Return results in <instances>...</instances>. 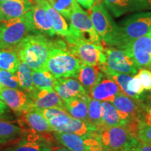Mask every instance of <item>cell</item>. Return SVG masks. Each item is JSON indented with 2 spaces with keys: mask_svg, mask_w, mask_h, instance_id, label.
I'll return each mask as SVG.
<instances>
[{
  "mask_svg": "<svg viewBox=\"0 0 151 151\" xmlns=\"http://www.w3.org/2000/svg\"><path fill=\"white\" fill-rule=\"evenodd\" d=\"M67 49L63 41L50 40L43 35H29L24 37L14 49L20 60L27 63L32 70H42L53 48Z\"/></svg>",
  "mask_w": 151,
  "mask_h": 151,
  "instance_id": "obj_1",
  "label": "cell"
},
{
  "mask_svg": "<svg viewBox=\"0 0 151 151\" xmlns=\"http://www.w3.org/2000/svg\"><path fill=\"white\" fill-rule=\"evenodd\" d=\"M94 137L108 151H133L139 141L129 128L124 126L100 127Z\"/></svg>",
  "mask_w": 151,
  "mask_h": 151,
  "instance_id": "obj_2",
  "label": "cell"
},
{
  "mask_svg": "<svg viewBox=\"0 0 151 151\" xmlns=\"http://www.w3.org/2000/svg\"><path fill=\"white\" fill-rule=\"evenodd\" d=\"M69 35L65 38L67 43L73 41H85L101 43V40L94 29L89 14L75 1L70 18Z\"/></svg>",
  "mask_w": 151,
  "mask_h": 151,
  "instance_id": "obj_3",
  "label": "cell"
},
{
  "mask_svg": "<svg viewBox=\"0 0 151 151\" xmlns=\"http://www.w3.org/2000/svg\"><path fill=\"white\" fill-rule=\"evenodd\" d=\"M83 62L67 49L55 48L50 51L43 69L58 78H76Z\"/></svg>",
  "mask_w": 151,
  "mask_h": 151,
  "instance_id": "obj_4",
  "label": "cell"
},
{
  "mask_svg": "<svg viewBox=\"0 0 151 151\" xmlns=\"http://www.w3.org/2000/svg\"><path fill=\"white\" fill-rule=\"evenodd\" d=\"M88 14L101 41L110 47H118V25L103 1L94 3Z\"/></svg>",
  "mask_w": 151,
  "mask_h": 151,
  "instance_id": "obj_5",
  "label": "cell"
},
{
  "mask_svg": "<svg viewBox=\"0 0 151 151\" xmlns=\"http://www.w3.org/2000/svg\"><path fill=\"white\" fill-rule=\"evenodd\" d=\"M151 33V11L141 12L124 18L118 25V44L123 48L126 45L143 36Z\"/></svg>",
  "mask_w": 151,
  "mask_h": 151,
  "instance_id": "obj_6",
  "label": "cell"
},
{
  "mask_svg": "<svg viewBox=\"0 0 151 151\" xmlns=\"http://www.w3.org/2000/svg\"><path fill=\"white\" fill-rule=\"evenodd\" d=\"M32 35L25 16L0 21V49L13 48Z\"/></svg>",
  "mask_w": 151,
  "mask_h": 151,
  "instance_id": "obj_7",
  "label": "cell"
},
{
  "mask_svg": "<svg viewBox=\"0 0 151 151\" xmlns=\"http://www.w3.org/2000/svg\"><path fill=\"white\" fill-rule=\"evenodd\" d=\"M68 43V50L85 65L100 67L105 65L106 55L101 43L73 41Z\"/></svg>",
  "mask_w": 151,
  "mask_h": 151,
  "instance_id": "obj_8",
  "label": "cell"
},
{
  "mask_svg": "<svg viewBox=\"0 0 151 151\" xmlns=\"http://www.w3.org/2000/svg\"><path fill=\"white\" fill-rule=\"evenodd\" d=\"M105 52L106 66L111 70L132 76L137 74L139 71V67L124 49L109 47L105 49Z\"/></svg>",
  "mask_w": 151,
  "mask_h": 151,
  "instance_id": "obj_9",
  "label": "cell"
},
{
  "mask_svg": "<svg viewBox=\"0 0 151 151\" xmlns=\"http://www.w3.org/2000/svg\"><path fill=\"white\" fill-rule=\"evenodd\" d=\"M24 16L32 35H43L48 37L55 35L51 20L46 9L37 1L33 8Z\"/></svg>",
  "mask_w": 151,
  "mask_h": 151,
  "instance_id": "obj_10",
  "label": "cell"
},
{
  "mask_svg": "<svg viewBox=\"0 0 151 151\" xmlns=\"http://www.w3.org/2000/svg\"><path fill=\"white\" fill-rule=\"evenodd\" d=\"M124 49L139 67L151 69V33L126 45Z\"/></svg>",
  "mask_w": 151,
  "mask_h": 151,
  "instance_id": "obj_11",
  "label": "cell"
},
{
  "mask_svg": "<svg viewBox=\"0 0 151 151\" xmlns=\"http://www.w3.org/2000/svg\"><path fill=\"white\" fill-rule=\"evenodd\" d=\"M120 93L122 92L118 85L100 70L99 77L90 91V97L101 101L112 102Z\"/></svg>",
  "mask_w": 151,
  "mask_h": 151,
  "instance_id": "obj_12",
  "label": "cell"
},
{
  "mask_svg": "<svg viewBox=\"0 0 151 151\" xmlns=\"http://www.w3.org/2000/svg\"><path fill=\"white\" fill-rule=\"evenodd\" d=\"M0 99L16 113L26 112L32 108L29 94L21 89L3 87L0 92Z\"/></svg>",
  "mask_w": 151,
  "mask_h": 151,
  "instance_id": "obj_13",
  "label": "cell"
},
{
  "mask_svg": "<svg viewBox=\"0 0 151 151\" xmlns=\"http://www.w3.org/2000/svg\"><path fill=\"white\" fill-rule=\"evenodd\" d=\"M28 94L32 101V108L39 110L59 108L65 110L63 101L53 88H35L32 92Z\"/></svg>",
  "mask_w": 151,
  "mask_h": 151,
  "instance_id": "obj_14",
  "label": "cell"
},
{
  "mask_svg": "<svg viewBox=\"0 0 151 151\" xmlns=\"http://www.w3.org/2000/svg\"><path fill=\"white\" fill-rule=\"evenodd\" d=\"M116 107L120 118L126 122L127 127L134 124L140 107V99H132L123 93H120L111 102Z\"/></svg>",
  "mask_w": 151,
  "mask_h": 151,
  "instance_id": "obj_15",
  "label": "cell"
},
{
  "mask_svg": "<svg viewBox=\"0 0 151 151\" xmlns=\"http://www.w3.org/2000/svg\"><path fill=\"white\" fill-rule=\"evenodd\" d=\"M53 89L63 100L73 97L87 98L89 94L75 78H58L55 81Z\"/></svg>",
  "mask_w": 151,
  "mask_h": 151,
  "instance_id": "obj_16",
  "label": "cell"
},
{
  "mask_svg": "<svg viewBox=\"0 0 151 151\" xmlns=\"http://www.w3.org/2000/svg\"><path fill=\"white\" fill-rule=\"evenodd\" d=\"M37 0H8L0 2V21L23 16L33 8Z\"/></svg>",
  "mask_w": 151,
  "mask_h": 151,
  "instance_id": "obj_17",
  "label": "cell"
},
{
  "mask_svg": "<svg viewBox=\"0 0 151 151\" xmlns=\"http://www.w3.org/2000/svg\"><path fill=\"white\" fill-rule=\"evenodd\" d=\"M50 141L40 134L25 132L18 143L13 147V151H49L52 148Z\"/></svg>",
  "mask_w": 151,
  "mask_h": 151,
  "instance_id": "obj_18",
  "label": "cell"
},
{
  "mask_svg": "<svg viewBox=\"0 0 151 151\" xmlns=\"http://www.w3.org/2000/svg\"><path fill=\"white\" fill-rule=\"evenodd\" d=\"M103 3L116 18L133 11L150 9L144 0H103Z\"/></svg>",
  "mask_w": 151,
  "mask_h": 151,
  "instance_id": "obj_19",
  "label": "cell"
},
{
  "mask_svg": "<svg viewBox=\"0 0 151 151\" xmlns=\"http://www.w3.org/2000/svg\"><path fill=\"white\" fill-rule=\"evenodd\" d=\"M56 141L71 151H87V138L73 133L54 132Z\"/></svg>",
  "mask_w": 151,
  "mask_h": 151,
  "instance_id": "obj_20",
  "label": "cell"
},
{
  "mask_svg": "<svg viewBox=\"0 0 151 151\" xmlns=\"http://www.w3.org/2000/svg\"><path fill=\"white\" fill-rule=\"evenodd\" d=\"M37 1L46 9L51 20L52 27L56 35L65 38L67 37L69 35V29L65 18L56 9H55L46 0H37Z\"/></svg>",
  "mask_w": 151,
  "mask_h": 151,
  "instance_id": "obj_21",
  "label": "cell"
},
{
  "mask_svg": "<svg viewBox=\"0 0 151 151\" xmlns=\"http://www.w3.org/2000/svg\"><path fill=\"white\" fill-rule=\"evenodd\" d=\"M88 97H73L63 100L66 111L73 118L83 121L88 122V102H87Z\"/></svg>",
  "mask_w": 151,
  "mask_h": 151,
  "instance_id": "obj_22",
  "label": "cell"
},
{
  "mask_svg": "<svg viewBox=\"0 0 151 151\" xmlns=\"http://www.w3.org/2000/svg\"><path fill=\"white\" fill-rule=\"evenodd\" d=\"M25 120L28 125L38 133L53 132L48 120L38 109L30 108L25 112Z\"/></svg>",
  "mask_w": 151,
  "mask_h": 151,
  "instance_id": "obj_23",
  "label": "cell"
},
{
  "mask_svg": "<svg viewBox=\"0 0 151 151\" xmlns=\"http://www.w3.org/2000/svg\"><path fill=\"white\" fill-rule=\"evenodd\" d=\"M99 68L100 70L103 71L105 74L108 76L109 78H111L117 85H118L119 88H120V90H121L122 93L126 94V95L132 98V99L137 100L141 99V96H139L137 95V94L132 93V92H131L129 90H128V83H129V81L131 80L133 76L126 74V73H118L116 72V71H112L110 69H109V68L106 66V65L101 66V67Z\"/></svg>",
  "mask_w": 151,
  "mask_h": 151,
  "instance_id": "obj_24",
  "label": "cell"
},
{
  "mask_svg": "<svg viewBox=\"0 0 151 151\" xmlns=\"http://www.w3.org/2000/svg\"><path fill=\"white\" fill-rule=\"evenodd\" d=\"M100 69L99 67L83 64L75 78L81 83L90 95V91L97 81Z\"/></svg>",
  "mask_w": 151,
  "mask_h": 151,
  "instance_id": "obj_25",
  "label": "cell"
},
{
  "mask_svg": "<svg viewBox=\"0 0 151 151\" xmlns=\"http://www.w3.org/2000/svg\"><path fill=\"white\" fill-rule=\"evenodd\" d=\"M102 127H114L124 126L127 127L126 122L119 116L116 107L109 101H102Z\"/></svg>",
  "mask_w": 151,
  "mask_h": 151,
  "instance_id": "obj_26",
  "label": "cell"
},
{
  "mask_svg": "<svg viewBox=\"0 0 151 151\" xmlns=\"http://www.w3.org/2000/svg\"><path fill=\"white\" fill-rule=\"evenodd\" d=\"M32 69L27 63L20 60L16 74L18 77L19 85L21 90L30 94L35 89L32 80Z\"/></svg>",
  "mask_w": 151,
  "mask_h": 151,
  "instance_id": "obj_27",
  "label": "cell"
},
{
  "mask_svg": "<svg viewBox=\"0 0 151 151\" xmlns=\"http://www.w3.org/2000/svg\"><path fill=\"white\" fill-rule=\"evenodd\" d=\"M20 61L18 55L14 48L0 49V69L16 73Z\"/></svg>",
  "mask_w": 151,
  "mask_h": 151,
  "instance_id": "obj_28",
  "label": "cell"
},
{
  "mask_svg": "<svg viewBox=\"0 0 151 151\" xmlns=\"http://www.w3.org/2000/svg\"><path fill=\"white\" fill-rule=\"evenodd\" d=\"M88 102V122L100 128L102 125V101L89 97Z\"/></svg>",
  "mask_w": 151,
  "mask_h": 151,
  "instance_id": "obj_29",
  "label": "cell"
},
{
  "mask_svg": "<svg viewBox=\"0 0 151 151\" xmlns=\"http://www.w3.org/2000/svg\"><path fill=\"white\" fill-rule=\"evenodd\" d=\"M32 80L34 86L37 89L53 88L56 78L49 71L42 70H32Z\"/></svg>",
  "mask_w": 151,
  "mask_h": 151,
  "instance_id": "obj_30",
  "label": "cell"
},
{
  "mask_svg": "<svg viewBox=\"0 0 151 151\" xmlns=\"http://www.w3.org/2000/svg\"><path fill=\"white\" fill-rule=\"evenodd\" d=\"M137 129L139 127L151 126V94L144 101H141L137 119Z\"/></svg>",
  "mask_w": 151,
  "mask_h": 151,
  "instance_id": "obj_31",
  "label": "cell"
},
{
  "mask_svg": "<svg viewBox=\"0 0 151 151\" xmlns=\"http://www.w3.org/2000/svg\"><path fill=\"white\" fill-rule=\"evenodd\" d=\"M64 18L70 20L76 0H46Z\"/></svg>",
  "mask_w": 151,
  "mask_h": 151,
  "instance_id": "obj_32",
  "label": "cell"
},
{
  "mask_svg": "<svg viewBox=\"0 0 151 151\" xmlns=\"http://www.w3.org/2000/svg\"><path fill=\"white\" fill-rule=\"evenodd\" d=\"M22 134V129L18 126L11 122L0 121V137L14 140Z\"/></svg>",
  "mask_w": 151,
  "mask_h": 151,
  "instance_id": "obj_33",
  "label": "cell"
},
{
  "mask_svg": "<svg viewBox=\"0 0 151 151\" xmlns=\"http://www.w3.org/2000/svg\"><path fill=\"white\" fill-rule=\"evenodd\" d=\"M0 83L5 88L21 89L16 73L0 69Z\"/></svg>",
  "mask_w": 151,
  "mask_h": 151,
  "instance_id": "obj_34",
  "label": "cell"
},
{
  "mask_svg": "<svg viewBox=\"0 0 151 151\" xmlns=\"http://www.w3.org/2000/svg\"><path fill=\"white\" fill-rule=\"evenodd\" d=\"M127 88L130 92L139 96H141L145 90L138 74H135L132 76V79L128 83Z\"/></svg>",
  "mask_w": 151,
  "mask_h": 151,
  "instance_id": "obj_35",
  "label": "cell"
},
{
  "mask_svg": "<svg viewBox=\"0 0 151 151\" xmlns=\"http://www.w3.org/2000/svg\"><path fill=\"white\" fill-rule=\"evenodd\" d=\"M138 76L145 90H151V71L147 69H139Z\"/></svg>",
  "mask_w": 151,
  "mask_h": 151,
  "instance_id": "obj_36",
  "label": "cell"
},
{
  "mask_svg": "<svg viewBox=\"0 0 151 151\" xmlns=\"http://www.w3.org/2000/svg\"><path fill=\"white\" fill-rule=\"evenodd\" d=\"M135 135L139 140L151 143V126L139 127L135 132Z\"/></svg>",
  "mask_w": 151,
  "mask_h": 151,
  "instance_id": "obj_37",
  "label": "cell"
},
{
  "mask_svg": "<svg viewBox=\"0 0 151 151\" xmlns=\"http://www.w3.org/2000/svg\"><path fill=\"white\" fill-rule=\"evenodd\" d=\"M87 151H108L103 148L97 139L93 137L87 138Z\"/></svg>",
  "mask_w": 151,
  "mask_h": 151,
  "instance_id": "obj_38",
  "label": "cell"
},
{
  "mask_svg": "<svg viewBox=\"0 0 151 151\" xmlns=\"http://www.w3.org/2000/svg\"><path fill=\"white\" fill-rule=\"evenodd\" d=\"M133 151H151V143L144 142L139 139Z\"/></svg>",
  "mask_w": 151,
  "mask_h": 151,
  "instance_id": "obj_39",
  "label": "cell"
},
{
  "mask_svg": "<svg viewBox=\"0 0 151 151\" xmlns=\"http://www.w3.org/2000/svg\"><path fill=\"white\" fill-rule=\"evenodd\" d=\"M76 1L81 6H82L83 8L88 9V10H90L95 2V0H76Z\"/></svg>",
  "mask_w": 151,
  "mask_h": 151,
  "instance_id": "obj_40",
  "label": "cell"
},
{
  "mask_svg": "<svg viewBox=\"0 0 151 151\" xmlns=\"http://www.w3.org/2000/svg\"><path fill=\"white\" fill-rule=\"evenodd\" d=\"M8 106L4 102H0V120L5 118L9 111Z\"/></svg>",
  "mask_w": 151,
  "mask_h": 151,
  "instance_id": "obj_41",
  "label": "cell"
},
{
  "mask_svg": "<svg viewBox=\"0 0 151 151\" xmlns=\"http://www.w3.org/2000/svg\"><path fill=\"white\" fill-rule=\"evenodd\" d=\"M49 151H71L65 147H52Z\"/></svg>",
  "mask_w": 151,
  "mask_h": 151,
  "instance_id": "obj_42",
  "label": "cell"
},
{
  "mask_svg": "<svg viewBox=\"0 0 151 151\" xmlns=\"http://www.w3.org/2000/svg\"><path fill=\"white\" fill-rule=\"evenodd\" d=\"M9 140L6 139H4V138H1L0 137V145H3V144H6V143H9Z\"/></svg>",
  "mask_w": 151,
  "mask_h": 151,
  "instance_id": "obj_43",
  "label": "cell"
},
{
  "mask_svg": "<svg viewBox=\"0 0 151 151\" xmlns=\"http://www.w3.org/2000/svg\"><path fill=\"white\" fill-rule=\"evenodd\" d=\"M0 151H13V147H8V148H0Z\"/></svg>",
  "mask_w": 151,
  "mask_h": 151,
  "instance_id": "obj_44",
  "label": "cell"
},
{
  "mask_svg": "<svg viewBox=\"0 0 151 151\" xmlns=\"http://www.w3.org/2000/svg\"><path fill=\"white\" fill-rule=\"evenodd\" d=\"M147 3V4L148 5L149 8H150V9H151V0H144Z\"/></svg>",
  "mask_w": 151,
  "mask_h": 151,
  "instance_id": "obj_45",
  "label": "cell"
},
{
  "mask_svg": "<svg viewBox=\"0 0 151 151\" xmlns=\"http://www.w3.org/2000/svg\"><path fill=\"white\" fill-rule=\"evenodd\" d=\"M102 1V0H95V2L94 3H97V2H101V1Z\"/></svg>",
  "mask_w": 151,
  "mask_h": 151,
  "instance_id": "obj_46",
  "label": "cell"
},
{
  "mask_svg": "<svg viewBox=\"0 0 151 151\" xmlns=\"http://www.w3.org/2000/svg\"><path fill=\"white\" fill-rule=\"evenodd\" d=\"M2 88H3V86H1V83H0V92H1V90H2Z\"/></svg>",
  "mask_w": 151,
  "mask_h": 151,
  "instance_id": "obj_47",
  "label": "cell"
},
{
  "mask_svg": "<svg viewBox=\"0 0 151 151\" xmlns=\"http://www.w3.org/2000/svg\"><path fill=\"white\" fill-rule=\"evenodd\" d=\"M8 1V0H0V2H1V1Z\"/></svg>",
  "mask_w": 151,
  "mask_h": 151,
  "instance_id": "obj_48",
  "label": "cell"
},
{
  "mask_svg": "<svg viewBox=\"0 0 151 151\" xmlns=\"http://www.w3.org/2000/svg\"><path fill=\"white\" fill-rule=\"evenodd\" d=\"M0 102H3V101H1V99H0Z\"/></svg>",
  "mask_w": 151,
  "mask_h": 151,
  "instance_id": "obj_49",
  "label": "cell"
}]
</instances>
